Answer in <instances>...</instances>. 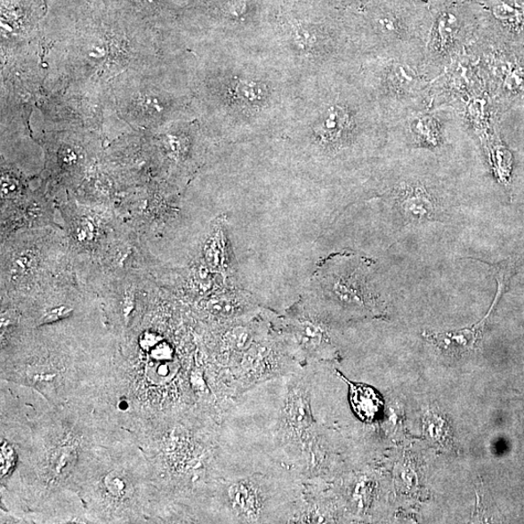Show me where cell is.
<instances>
[{
  "mask_svg": "<svg viewBox=\"0 0 524 524\" xmlns=\"http://www.w3.org/2000/svg\"><path fill=\"white\" fill-rule=\"evenodd\" d=\"M68 314V308H58L55 310H52V312H50L48 314V316L46 317V322H52V320H55L58 319L63 316H66Z\"/></svg>",
  "mask_w": 524,
  "mask_h": 524,
  "instance_id": "obj_13",
  "label": "cell"
},
{
  "mask_svg": "<svg viewBox=\"0 0 524 524\" xmlns=\"http://www.w3.org/2000/svg\"><path fill=\"white\" fill-rule=\"evenodd\" d=\"M326 365L298 367L230 403L219 437L222 474L328 483L336 453L326 412Z\"/></svg>",
  "mask_w": 524,
  "mask_h": 524,
  "instance_id": "obj_1",
  "label": "cell"
},
{
  "mask_svg": "<svg viewBox=\"0 0 524 524\" xmlns=\"http://www.w3.org/2000/svg\"><path fill=\"white\" fill-rule=\"evenodd\" d=\"M393 195L402 217L410 222L439 220L443 211L434 190L416 179L401 180Z\"/></svg>",
  "mask_w": 524,
  "mask_h": 524,
  "instance_id": "obj_5",
  "label": "cell"
},
{
  "mask_svg": "<svg viewBox=\"0 0 524 524\" xmlns=\"http://www.w3.org/2000/svg\"><path fill=\"white\" fill-rule=\"evenodd\" d=\"M398 122L403 124L412 143L427 151L436 152L446 142L447 119L442 113L423 109L406 114Z\"/></svg>",
  "mask_w": 524,
  "mask_h": 524,
  "instance_id": "obj_6",
  "label": "cell"
},
{
  "mask_svg": "<svg viewBox=\"0 0 524 524\" xmlns=\"http://www.w3.org/2000/svg\"><path fill=\"white\" fill-rule=\"evenodd\" d=\"M304 484L260 473H234L215 478L217 522L290 523Z\"/></svg>",
  "mask_w": 524,
  "mask_h": 524,
  "instance_id": "obj_2",
  "label": "cell"
},
{
  "mask_svg": "<svg viewBox=\"0 0 524 524\" xmlns=\"http://www.w3.org/2000/svg\"><path fill=\"white\" fill-rule=\"evenodd\" d=\"M105 486L112 496L122 497L125 494V480L117 474H111L105 479Z\"/></svg>",
  "mask_w": 524,
  "mask_h": 524,
  "instance_id": "obj_12",
  "label": "cell"
},
{
  "mask_svg": "<svg viewBox=\"0 0 524 524\" xmlns=\"http://www.w3.org/2000/svg\"><path fill=\"white\" fill-rule=\"evenodd\" d=\"M34 256L28 253L21 254L13 262L12 269H11V271L17 275L26 274L32 269V267H34Z\"/></svg>",
  "mask_w": 524,
  "mask_h": 524,
  "instance_id": "obj_11",
  "label": "cell"
},
{
  "mask_svg": "<svg viewBox=\"0 0 524 524\" xmlns=\"http://www.w3.org/2000/svg\"><path fill=\"white\" fill-rule=\"evenodd\" d=\"M498 51L494 66L502 92L511 100H524V63L511 50Z\"/></svg>",
  "mask_w": 524,
  "mask_h": 524,
  "instance_id": "obj_8",
  "label": "cell"
},
{
  "mask_svg": "<svg viewBox=\"0 0 524 524\" xmlns=\"http://www.w3.org/2000/svg\"><path fill=\"white\" fill-rule=\"evenodd\" d=\"M77 160V156L72 152H66L63 154V162L66 164H72Z\"/></svg>",
  "mask_w": 524,
  "mask_h": 524,
  "instance_id": "obj_15",
  "label": "cell"
},
{
  "mask_svg": "<svg viewBox=\"0 0 524 524\" xmlns=\"http://www.w3.org/2000/svg\"><path fill=\"white\" fill-rule=\"evenodd\" d=\"M15 190V185L13 183V181H3V194L4 196H9L11 194H13Z\"/></svg>",
  "mask_w": 524,
  "mask_h": 524,
  "instance_id": "obj_14",
  "label": "cell"
},
{
  "mask_svg": "<svg viewBox=\"0 0 524 524\" xmlns=\"http://www.w3.org/2000/svg\"><path fill=\"white\" fill-rule=\"evenodd\" d=\"M482 335L480 323L472 328H466L450 333L424 335L438 348L452 356H464L473 351Z\"/></svg>",
  "mask_w": 524,
  "mask_h": 524,
  "instance_id": "obj_10",
  "label": "cell"
},
{
  "mask_svg": "<svg viewBox=\"0 0 524 524\" xmlns=\"http://www.w3.org/2000/svg\"><path fill=\"white\" fill-rule=\"evenodd\" d=\"M472 28L461 9L447 6L438 11L426 38L427 58L441 68L468 42Z\"/></svg>",
  "mask_w": 524,
  "mask_h": 524,
  "instance_id": "obj_4",
  "label": "cell"
},
{
  "mask_svg": "<svg viewBox=\"0 0 524 524\" xmlns=\"http://www.w3.org/2000/svg\"><path fill=\"white\" fill-rule=\"evenodd\" d=\"M336 372L341 380L348 384L351 408L357 418L366 423L379 421L384 407L382 395L368 384L351 382L338 369Z\"/></svg>",
  "mask_w": 524,
  "mask_h": 524,
  "instance_id": "obj_9",
  "label": "cell"
},
{
  "mask_svg": "<svg viewBox=\"0 0 524 524\" xmlns=\"http://www.w3.org/2000/svg\"><path fill=\"white\" fill-rule=\"evenodd\" d=\"M282 347L298 366L339 359L335 338L317 315L298 313L285 322Z\"/></svg>",
  "mask_w": 524,
  "mask_h": 524,
  "instance_id": "obj_3",
  "label": "cell"
},
{
  "mask_svg": "<svg viewBox=\"0 0 524 524\" xmlns=\"http://www.w3.org/2000/svg\"><path fill=\"white\" fill-rule=\"evenodd\" d=\"M488 11L502 36L524 41V0H490Z\"/></svg>",
  "mask_w": 524,
  "mask_h": 524,
  "instance_id": "obj_7",
  "label": "cell"
}]
</instances>
